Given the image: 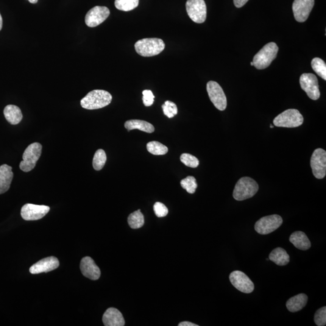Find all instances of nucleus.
I'll list each match as a JSON object with an SVG mask.
<instances>
[{"instance_id": "4be33fe9", "label": "nucleus", "mask_w": 326, "mask_h": 326, "mask_svg": "<svg viewBox=\"0 0 326 326\" xmlns=\"http://www.w3.org/2000/svg\"><path fill=\"white\" fill-rule=\"evenodd\" d=\"M4 115L7 122L13 125L18 124L23 119L20 108L13 105H9L5 107Z\"/></svg>"}, {"instance_id": "a211bd4d", "label": "nucleus", "mask_w": 326, "mask_h": 326, "mask_svg": "<svg viewBox=\"0 0 326 326\" xmlns=\"http://www.w3.org/2000/svg\"><path fill=\"white\" fill-rule=\"evenodd\" d=\"M102 321L105 326H124L125 322L124 317L118 309L110 308L103 316Z\"/></svg>"}, {"instance_id": "dca6fc26", "label": "nucleus", "mask_w": 326, "mask_h": 326, "mask_svg": "<svg viewBox=\"0 0 326 326\" xmlns=\"http://www.w3.org/2000/svg\"><path fill=\"white\" fill-rule=\"evenodd\" d=\"M60 266V261L57 258L51 256L42 259L30 267L29 271L32 274H40L54 271Z\"/></svg>"}, {"instance_id": "f257e3e1", "label": "nucleus", "mask_w": 326, "mask_h": 326, "mask_svg": "<svg viewBox=\"0 0 326 326\" xmlns=\"http://www.w3.org/2000/svg\"><path fill=\"white\" fill-rule=\"evenodd\" d=\"M113 97L109 92L95 90L90 92L80 101L82 107L86 110H97L107 107L112 101Z\"/></svg>"}, {"instance_id": "423d86ee", "label": "nucleus", "mask_w": 326, "mask_h": 326, "mask_svg": "<svg viewBox=\"0 0 326 326\" xmlns=\"http://www.w3.org/2000/svg\"><path fill=\"white\" fill-rule=\"evenodd\" d=\"M42 153V145L39 143L30 144L27 147L23 155V161L19 164V168L25 172H29L35 168L36 163Z\"/></svg>"}, {"instance_id": "6e6552de", "label": "nucleus", "mask_w": 326, "mask_h": 326, "mask_svg": "<svg viewBox=\"0 0 326 326\" xmlns=\"http://www.w3.org/2000/svg\"><path fill=\"white\" fill-rule=\"evenodd\" d=\"M283 223L281 217L277 214L261 217L256 222L255 229L260 235H266L274 232Z\"/></svg>"}, {"instance_id": "aec40b11", "label": "nucleus", "mask_w": 326, "mask_h": 326, "mask_svg": "<svg viewBox=\"0 0 326 326\" xmlns=\"http://www.w3.org/2000/svg\"><path fill=\"white\" fill-rule=\"evenodd\" d=\"M289 241L294 246L300 250L306 251L310 249V241L303 231H295L290 236Z\"/></svg>"}, {"instance_id": "4c0bfd02", "label": "nucleus", "mask_w": 326, "mask_h": 326, "mask_svg": "<svg viewBox=\"0 0 326 326\" xmlns=\"http://www.w3.org/2000/svg\"><path fill=\"white\" fill-rule=\"evenodd\" d=\"M2 18L1 15V13H0V30L2 29Z\"/></svg>"}, {"instance_id": "7c9ffc66", "label": "nucleus", "mask_w": 326, "mask_h": 326, "mask_svg": "<svg viewBox=\"0 0 326 326\" xmlns=\"http://www.w3.org/2000/svg\"><path fill=\"white\" fill-rule=\"evenodd\" d=\"M180 160L185 165L189 168H196L199 164L198 159L194 155L186 154V153L181 155Z\"/></svg>"}, {"instance_id": "6ab92c4d", "label": "nucleus", "mask_w": 326, "mask_h": 326, "mask_svg": "<svg viewBox=\"0 0 326 326\" xmlns=\"http://www.w3.org/2000/svg\"><path fill=\"white\" fill-rule=\"evenodd\" d=\"M12 170V167L7 164L0 166V195L4 194L10 188L13 177Z\"/></svg>"}, {"instance_id": "4468645a", "label": "nucleus", "mask_w": 326, "mask_h": 326, "mask_svg": "<svg viewBox=\"0 0 326 326\" xmlns=\"http://www.w3.org/2000/svg\"><path fill=\"white\" fill-rule=\"evenodd\" d=\"M110 11L105 6H95L88 11L85 16L86 26L95 27L104 22L110 15Z\"/></svg>"}, {"instance_id": "f3484780", "label": "nucleus", "mask_w": 326, "mask_h": 326, "mask_svg": "<svg viewBox=\"0 0 326 326\" xmlns=\"http://www.w3.org/2000/svg\"><path fill=\"white\" fill-rule=\"evenodd\" d=\"M80 267L82 274L92 280H98L101 274L99 267L90 257L83 258L80 262Z\"/></svg>"}, {"instance_id": "9d476101", "label": "nucleus", "mask_w": 326, "mask_h": 326, "mask_svg": "<svg viewBox=\"0 0 326 326\" xmlns=\"http://www.w3.org/2000/svg\"><path fill=\"white\" fill-rule=\"evenodd\" d=\"M301 88L307 94L312 100H317L320 97L319 81L316 75L312 73H304L300 76Z\"/></svg>"}, {"instance_id": "c85d7f7f", "label": "nucleus", "mask_w": 326, "mask_h": 326, "mask_svg": "<svg viewBox=\"0 0 326 326\" xmlns=\"http://www.w3.org/2000/svg\"><path fill=\"white\" fill-rule=\"evenodd\" d=\"M107 161V155L103 149L97 150L94 154L93 166L96 171H99L104 168L105 164Z\"/></svg>"}, {"instance_id": "0eeeda50", "label": "nucleus", "mask_w": 326, "mask_h": 326, "mask_svg": "<svg viewBox=\"0 0 326 326\" xmlns=\"http://www.w3.org/2000/svg\"><path fill=\"white\" fill-rule=\"evenodd\" d=\"M186 7L189 17L195 23H204L207 18V6L204 0H188Z\"/></svg>"}, {"instance_id": "7ed1b4c3", "label": "nucleus", "mask_w": 326, "mask_h": 326, "mask_svg": "<svg viewBox=\"0 0 326 326\" xmlns=\"http://www.w3.org/2000/svg\"><path fill=\"white\" fill-rule=\"evenodd\" d=\"M259 187L255 180L250 177H242L237 182L233 196L239 201L251 198L257 194Z\"/></svg>"}, {"instance_id": "f8f14e48", "label": "nucleus", "mask_w": 326, "mask_h": 326, "mask_svg": "<svg viewBox=\"0 0 326 326\" xmlns=\"http://www.w3.org/2000/svg\"><path fill=\"white\" fill-rule=\"evenodd\" d=\"M229 278L232 285L243 293H252L255 289V285L253 281L243 272L233 271L231 273Z\"/></svg>"}, {"instance_id": "bb28decb", "label": "nucleus", "mask_w": 326, "mask_h": 326, "mask_svg": "<svg viewBox=\"0 0 326 326\" xmlns=\"http://www.w3.org/2000/svg\"><path fill=\"white\" fill-rule=\"evenodd\" d=\"M117 9L128 12L132 10L139 4V0H116L114 2Z\"/></svg>"}, {"instance_id": "412c9836", "label": "nucleus", "mask_w": 326, "mask_h": 326, "mask_svg": "<svg viewBox=\"0 0 326 326\" xmlns=\"http://www.w3.org/2000/svg\"><path fill=\"white\" fill-rule=\"evenodd\" d=\"M308 297L305 294H300L291 298L286 302V308L291 313H297L305 307Z\"/></svg>"}, {"instance_id": "a19ab883", "label": "nucleus", "mask_w": 326, "mask_h": 326, "mask_svg": "<svg viewBox=\"0 0 326 326\" xmlns=\"http://www.w3.org/2000/svg\"><path fill=\"white\" fill-rule=\"evenodd\" d=\"M250 64H251V65L253 66V62L251 63Z\"/></svg>"}, {"instance_id": "58836bf2", "label": "nucleus", "mask_w": 326, "mask_h": 326, "mask_svg": "<svg viewBox=\"0 0 326 326\" xmlns=\"http://www.w3.org/2000/svg\"><path fill=\"white\" fill-rule=\"evenodd\" d=\"M30 3L36 4L38 2V0H28Z\"/></svg>"}, {"instance_id": "2eb2a0df", "label": "nucleus", "mask_w": 326, "mask_h": 326, "mask_svg": "<svg viewBox=\"0 0 326 326\" xmlns=\"http://www.w3.org/2000/svg\"><path fill=\"white\" fill-rule=\"evenodd\" d=\"M49 211L48 206L27 204L22 207L21 215L26 221H36L43 218Z\"/></svg>"}, {"instance_id": "393cba45", "label": "nucleus", "mask_w": 326, "mask_h": 326, "mask_svg": "<svg viewBox=\"0 0 326 326\" xmlns=\"http://www.w3.org/2000/svg\"><path fill=\"white\" fill-rule=\"evenodd\" d=\"M128 224L132 229H138L143 226L144 218L140 210H138L130 214L128 218Z\"/></svg>"}, {"instance_id": "39448f33", "label": "nucleus", "mask_w": 326, "mask_h": 326, "mask_svg": "<svg viewBox=\"0 0 326 326\" xmlns=\"http://www.w3.org/2000/svg\"><path fill=\"white\" fill-rule=\"evenodd\" d=\"M303 121V117L299 110L289 109L278 115L273 124L277 127L292 128L301 126Z\"/></svg>"}, {"instance_id": "2f4dec72", "label": "nucleus", "mask_w": 326, "mask_h": 326, "mask_svg": "<svg viewBox=\"0 0 326 326\" xmlns=\"http://www.w3.org/2000/svg\"><path fill=\"white\" fill-rule=\"evenodd\" d=\"M162 108L164 115L168 117V118H173L178 114V108L175 103L167 101L162 105Z\"/></svg>"}, {"instance_id": "e433bc0d", "label": "nucleus", "mask_w": 326, "mask_h": 326, "mask_svg": "<svg viewBox=\"0 0 326 326\" xmlns=\"http://www.w3.org/2000/svg\"><path fill=\"white\" fill-rule=\"evenodd\" d=\"M178 326H198V325L189 322H183L180 323Z\"/></svg>"}, {"instance_id": "ea45409f", "label": "nucleus", "mask_w": 326, "mask_h": 326, "mask_svg": "<svg viewBox=\"0 0 326 326\" xmlns=\"http://www.w3.org/2000/svg\"><path fill=\"white\" fill-rule=\"evenodd\" d=\"M270 128H274V126H273V125H270Z\"/></svg>"}, {"instance_id": "9b49d317", "label": "nucleus", "mask_w": 326, "mask_h": 326, "mask_svg": "<svg viewBox=\"0 0 326 326\" xmlns=\"http://www.w3.org/2000/svg\"><path fill=\"white\" fill-rule=\"evenodd\" d=\"M311 166L314 176L323 179L326 174V152L322 148L314 150L311 159Z\"/></svg>"}, {"instance_id": "b1692460", "label": "nucleus", "mask_w": 326, "mask_h": 326, "mask_svg": "<svg viewBox=\"0 0 326 326\" xmlns=\"http://www.w3.org/2000/svg\"><path fill=\"white\" fill-rule=\"evenodd\" d=\"M269 260L278 266H285L289 263L290 257L285 250L282 248L278 247L272 250V252L270 253Z\"/></svg>"}, {"instance_id": "f03ea898", "label": "nucleus", "mask_w": 326, "mask_h": 326, "mask_svg": "<svg viewBox=\"0 0 326 326\" xmlns=\"http://www.w3.org/2000/svg\"><path fill=\"white\" fill-rule=\"evenodd\" d=\"M165 49V44L160 38H144L136 41L135 49L139 55L151 57L159 55Z\"/></svg>"}, {"instance_id": "473e14b6", "label": "nucleus", "mask_w": 326, "mask_h": 326, "mask_svg": "<svg viewBox=\"0 0 326 326\" xmlns=\"http://www.w3.org/2000/svg\"><path fill=\"white\" fill-rule=\"evenodd\" d=\"M314 321L318 326H324L326 324V308L323 307L317 310L314 316Z\"/></svg>"}, {"instance_id": "a878e982", "label": "nucleus", "mask_w": 326, "mask_h": 326, "mask_svg": "<svg viewBox=\"0 0 326 326\" xmlns=\"http://www.w3.org/2000/svg\"><path fill=\"white\" fill-rule=\"evenodd\" d=\"M148 152L154 155H163L168 152V148L158 141H150L147 144Z\"/></svg>"}, {"instance_id": "f704fd0d", "label": "nucleus", "mask_w": 326, "mask_h": 326, "mask_svg": "<svg viewBox=\"0 0 326 326\" xmlns=\"http://www.w3.org/2000/svg\"><path fill=\"white\" fill-rule=\"evenodd\" d=\"M155 96L152 91L146 90L143 91V102L146 107H150L154 102Z\"/></svg>"}, {"instance_id": "ddd939ff", "label": "nucleus", "mask_w": 326, "mask_h": 326, "mask_svg": "<svg viewBox=\"0 0 326 326\" xmlns=\"http://www.w3.org/2000/svg\"><path fill=\"white\" fill-rule=\"evenodd\" d=\"M314 4V0H294L292 10L295 20L299 23L307 20Z\"/></svg>"}, {"instance_id": "c9c22d12", "label": "nucleus", "mask_w": 326, "mask_h": 326, "mask_svg": "<svg viewBox=\"0 0 326 326\" xmlns=\"http://www.w3.org/2000/svg\"><path fill=\"white\" fill-rule=\"evenodd\" d=\"M233 1L236 7L240 8L243 7L249 0H233Z\"/></svg>"}, {"instance_id": "c756f323", "label": "nucleus", "mask_w": 326, "mask_h": 326, "mask_svg": "<svg viewBox=\"0 0 326 326\" xmlns=\"http://www.w3.org/2000/svg\"><path fill=\"white\" fill-rule=\"evenodd\" d=\"M181 186L191 194H194L197 188L196 180L192 176H189L181 180Z\"/></svg>"}, {"instance_id": "72a5a7b5", "label": "nucleus", "mask_w": 326, "mask_h": 326, "mask_svg": "<svg viewBox=\"0 0 326 326\" xmlns=\"http://www.w3.org/2000/svg\"><path fill=\"white\" fill-rule=\"evenodd\" d=\"M154 210L156 216L158 217L166 216L169 213L168 208L163 203L157 202L154 205Z\"/></svg>"}, {"instance_id": "20e7f679", "label": "nucleus", "mask_w": 326, "mask_h": 326, "mask_svg": "<svg viewBox=\"0 0 326 326\" xmlns=\"http://www.w3.org/2000/svg\"><path fill=\"white\" fill-rule=\"evenodd\" d=\"M278 47L275 43H269L264 46L253 58V66L258 69H263L271 65L277 57Z\"/></svg>"}, {"instance_id": "cd10ccee", "label": "nucleus", "mask_w": 326, "mask_h": 326, "mask_svg": "<svg viewBox=\"0 0 326 326\" xmlns=\"http://www.w3.org/2000/svg\"><path fill=\"white\" fill-rule=\"evenodd\" d=\"M311 66L314 71L325 80H326V64L324 61L316 58L312 61Z\"/></svg>"}, {"instance_id": "5701e85b", "label": "nucleus", "mask_w": 326, "mask_h": 326, "mask_svg": "<svg viewBox=\"0 0 326 326\" xmlns=\"http://www.w3.org/2000/svg\"><path fill=\"white\" fill-rule=\"evenodd\" d=\"M125 127L128 131L133 130H139L147 133H152L155 131V128L152 124L140 120H130L125 122Z\"/></svg>"}, {"instance_id": "1a4fd4ad", "label": "nucleus", "mask_w": 326, "mask_h": 326, "mask_svg": "<svg viewBox=\"0 0 326 326\" xmlns=\"http://www.w3.org/2000/svg\"><path fill=\"white\" fill-rule=\"evenodd\" d=\"M209 98L217 110L224 111L227 108L226 96L221 86L216 82L209 81L207 84Z\"/></svg>"}]
</instances>
